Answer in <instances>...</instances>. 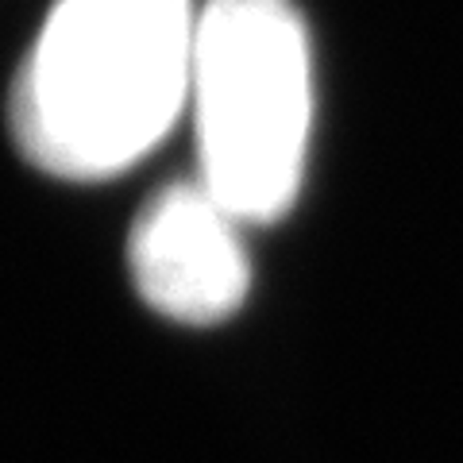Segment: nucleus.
<instances>
[{
	"instance_id": "obj_1",
	"label": "nucleus",
	"mask_w": 463,
	"mask_h": 463,
	"mask_svg": "<svg viewBox=\"0 0 463 463\" xmlns=\"http://www.w3.org/2000/svg\"><path fill=\"white\" fill-rule=\"evenodd\" d=\"M197 0H54L8 93L16 151L62 182H109L190 112Z\"/></svg>"
},
{
	"instance_id": "obj_2",
	"label": "nucleus",
	"mask_w": 463,
	"mask_h": 463,
	"mask_svg": "<svg viewBox=\"0 0 463 463\" xmlns=\"http://www.w3.org/2000/svg\"><path fill=\"white\" fill-rule=\"evenodd\" d=\"M190 116L197 178L240 224L282 221L313 132V51L289 0H205Z\"/></svg>"
},
{
	"instance_id": "obj_3",
	"label": "nucleus",
	"mask_w": 463,
	"mask_h": 463,
	"mask_svg": "<svg viewBox=\"0 0 463 463\" xmlns=\"http://www.w3.org/2000/svg\"><path fill=\"white\" fill-rule=\"evenodd\" d=\"M240 228L201 178L151 194L128 236V270L139 298L178 325L228 321L251 286Z\"/></svg>"
}]
</instances>
